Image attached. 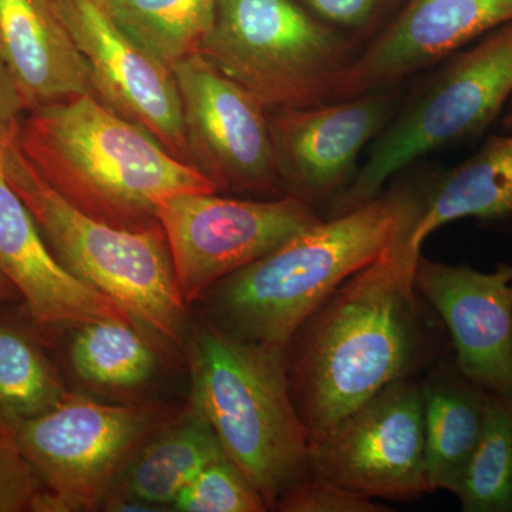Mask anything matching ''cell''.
Listing matches in <instances>:
<instances>
[{"instance_id":"cell-3","label":"cell","mask_w":512,"mask_h":512,"mask_svg":"<svg viewBox=\"0 0 512 512\" xmlns=\"http://www.w3.org/2000/svg\"><path fill=\"white\" fill-rule=\"evenodd\" d=\"M424 183L393 185L221 279L200 299L205 319L235 338L285 349L330 293L382 254Z\"/></svg>"},{"instance_id":"cell-14","label":"cell","mask_w":512,"mask_h":512,"mask_svg":"<svg viewBox=\"0 0 512 512\" xmlns=\"http://www.w3.org/2000/svg\"><path fill=\"white\" fill-rule=\"evenodd\" d=\"M414 284L443 320L458 369L487 392L512 400V264L487 274L420 255Z\"/></svg>"},{"instance_id":"cell-10","label":"cell","mask_w":512,"mask_h":512,"mask_svg":"<svg viewBox=\"0 0 512 512\" xmlns=\"http://www.w3.org/2000/svg\"><path fill=\"white\" fill-rule=\"evenodd\" d=\"M309 467L373 500L410 501L431 493L420 380L387 384L311 441Z\"/></svg>"},{"instance_id":"cell-19","label":"cell","mask_w":512,"mask_h":512,"mask_svg":"<svg viewBox=\"0 0 512 512\" xmlns=\"http://www.w3.org/2000/svg\"><path fill=\"white\" fill-rule=\"evenodd\" d=\"M222 456L227 454L217 434L191 403L137 451L104 507H171L185 485Z\"/></svg>"},{"instance_id":"cell-17","label":"cell","mask_w":512,"mask_h":512,"mask_svg":"<svg viewBox=\"0 0 512 512\" xmlns=\"http://www.w3.org/2000/svg\"><path fill=\"white\" fill-rule=\"evenodd\" d=\"M0 62L28 110L92 94L89 70L59 0H0Z\"/></svg>"},{"instance_id":"cell-18","label":"cell","mask_w":512,"mask_h":512,"mask_svg":"<svg viewBox=\"0 0 512 512\" xmlns=\"http://www.w3.org/2000/svg\"><path fill=\"white\" fill-rule=\"evenodd\" d=\"M430 491L456 494L487 420L491 393L441 357L420 380Z\"/></svg>"},{"instance_id":"cell-15","label":"cell","mask_w":512,"mask_h":512,"mask_svg":"<svg viewBox=\"0 0 512 512\" xmlns=\"http://www.w3.org/2000/svg\"><path fill=\"white\" fill-rule=\"evenodd\" d=\"M510 22L512 0H407L359 50L340 80L335 101L396 89L412 74Z\"/></svg>"},{"instance_id":"cell-26","label":"cell","mask_w":512,"mask_h":512,"mask_svg":"<svg viewBox=\"0 0 512 512\" xmlns=\"http://www.w3.org/2000/svg\"><path fill=\"white\" fill-rule=\"evenodd\" d=\"M284 512H386L390 508L373 498L349 490L335 481L311 473L303 477L276 504Z\"/></svg>"},{"instance_id":"cell-24","label":"cell","mask_w":512,"mask_h":512,"mask_svg":"<svg viewBox=\"0 0 512 512\" xmlns=\"http://www.w3.org/2000/svg\"><path fill=\"white\" fill-rule=\"evenodd\" d=\"M454 495L464 512H512V400L491 394L483 434Z\"/></svg>"},{"instance_id":"cell-6","label":"cell","mask_w":512,"mask_h":512,"mask_svg":"<svg viewBox=\"0 0 512 512\" xmlns=\"http://www.w3.org/2000/svg\"><path fill=\"white\" fill-rule=\"evenodd\" d=\"M359 50L298 0H217L197 53L278 111L335 101Z\"/></svg>"},{"instance_id":"cell-9","label":"cell","mask_w":512,"mask_h":512,"mask_svg":"<svg viewBox=\"0 0 512 512\" xmlns=\"http://www.w3.org/2000/svg\"><path fill=\"white\" fill-rule=\"evenodd\" d=\"M184 305L200 301L212 286L274 251L322 220L298 198L256 201L217 192H181L157 204Z\"/></svg>"},{"instance_id":"cell-11","label":"cell","mask_w":512,"mask_h":512,"mask_svg":"<svg viewBox=\"0 0 512 512\" xmlns=\"http://www.w3.org/2000/svg\"><path fill=\"white\" fill-rule=\"evenodd\" d=\"M173 70L192 167L218 191L285 197L264 104L200 53Z\"/></svg>"},{"instance_id":"cell-30","label":"cell","mask_w":512,"mask_h":512,"mask_svg":"<svg viewBox=\"0 0 512 512\" xmlns=\"http://www.w3.org/2000/svg\"><path fill=\"white\" fill-rule=\"evenodd\" d=\"M13 286L10 285L8 279L5 278L2 274H0V301L6 296L9 295V291H12Z\"/></svg>"},{"instance_id":"cell-7","label":"cell","mask_w":512,"mask_h":512,"mask_svg":"<svg viewBox=\"0 0 512 512\" xmlns=\"http://www.w3.org/2000/svg\"><path fill=\"white\" fill-rule=\"evenodd\" d=\"M512 99V22L480 37L396 110L369 146L352 183L330 204L329 218L375 200L387 181L441 147L483 133Z\"/></svg>"},{"instance_id":"cell-12","label":"cell","mask_w":512,"mask_h":512,"mask_svg":"<svg viewBox=\"0 0 512 512\" xmlns=\"http://www.w3.org/2000/svg\"><path fill=\"white\" fill-rule=\"evenodd\" d=\"M59 3L87 64L93 96L117 116L153 134L173 156L191 165L173 67L138 45L94 0Z\"/></svg>"},{"instance_id":"cell-27","label":"cell","mask_w":512,"mask_h":512,"mask_svg":"<svg viewBox=\"0 0 512 512\" xmlns=\"http://www.w3.org/2000/svg\"><path fill=\"white\" fill-rule=\"evenodd\" d=\"M43 494L35 468L0 431V512L36 511Z\"/></svg>"},{"instance_id":"cell-16","label":"cell","mask_w":512,"mask_h":512,"mask_svg":"<svg viewBox=\"0 0 512 512\" xmlns=\"http://www.w3.org/2000/svg\"><path fill=\"white\" fill-rule=\"evenodd\" d=\"M0 274L25 298L43 325L80 328L101 319L136 325L113 299L92 288L56 258L28 205L0 168Z\"/></svg>"},{"instance_id":"cell-21","label":"cell","mask_w":512,"mask_h":512,"mask_svg":"<svg viewBox=\"0 0 512 512\" xmlns=\"http://www.w3.org/2000/svg\"><path fill=\"white\" fill-rule=\"evenodd\" d=\"M124 33L168 66L197 53L217 0H94Z\"/></svg>"},{"instance_id":"cell-29","label":"cell","mask_w":512,"mask_h":512,"mask_svg":"<svg viewBox=\"0 0 512 512\" xmlns=\"http://www.w3.org/2000/svg\"><path fill=\"white\" fill-rule=\"evenodd\" d=\"M25 110L28 106L22 93L5 64L0 62V168L6 150L19 137Z\"/></svg>"},{"instance_id":"cell-22","label":"cell","mask_w":512,"mask_h":512,"mask_svg":"<svg viewBox=\"0 0 512 512\" xmlns=\"http://www.w3.org/2000/svg\"><path fill=\"white\" fill-rule=\"evenodd\" d=\"M76 375L93 386L133 389L156 372V355L136 325L101 319L77 328L70 348Z\"/></svg>"},{"instance_id":"cell-25","label":"cell","mask_w":512,"mask_h":512,"mask_svg":"<svg viewBox=\"0 0 512 512\" xmlns=\"http://www.w3.org/2000/svg\"><path fill=\"white\" fill-rule=\"evenodd\" d=\"M171 507L181 512L268 511L264 498L228 456L202 468Z\"/></svg>"},{"instance_id":"cell-31","label":"cell","mask_w":512,"mask_h":512,"mask_svg":"<svg viewBox=\"0 0 512 512\" xmlns=\"http://www.w3.org/2000/svg\"><path fill=\"white\" fill-rule=\"evenodd\" d=\"M503 126L504 128H507V130H512V99L510 100V106H508L507 113H505Z\"/></svg>"},{"instance_id":"cell-8","label":"cell","mask_w":512,"mask_h":512,"mask_svg":"<svg viewBox=\"0 0 512 512\" xmlns=\"http://www.w3.org/2000/svg\"><path fill=\"white\" fill-rule=\"evenodd\" d=\"M171 419L157 404H106L67 393L35 419L3 424L45 485L36 511L104 507L137 451Z\"/></svg>"},{"instance_id":"cell-13","label":"cell","mask_w":512,"mask_h":512,"mask_svg":"<svg viewBox=\"0 0 512 512\" xmlns=\"http://www.w3.org/2000/svg\"><path fill=\"white\" fill-rule=\"evenodd\" d=\"M394 89L376 90L319 106L269 111L285 195L330 204L357 173L363 148L397 110Z\"/></svg>"},{"instance_id":"cell-4","label":"cell","mask_w":512,"mask_h":512,"mask_svg":"<svg viewBox=\"0 0 512 512\" xmlns=\"http://www.w3.org/2000/svg\"><path fill=\"white\" fill-rule=\"evenodd\" d=\"M185 336L191 403L274 510L311 473V439L293 402L285 349L235 338L208 319Z\"/></svg>"},{"instance_id":"cell-20","label":"cell","mask_w":512,"mask_h":512,"mask_svg":"<svg viewBox=\"0 0 512 512\" xmlns=\"http://www.w3.org/2000/svg\"><path fill=\"white\" fill-rule=\"evenodd\" d=\"M512 215V136H493L478 153L431 181L413 232L414 247L450 222Z\"/></svg>"},{"instance_id":"cell-28","label":"cell","mask_w":512,"mask_h":512,"mask_svg":"<svg viewBox=\"0 0 512 512\" xmlns=\"http://www.w3.org/2000/svg\"><path fill=\"white\" fill-rule=\"evenodd\" d=\"M316 19L359 43L376 36L390 0H298Z\"/></svg>"},{"instance_id":"cell-5","label":"cell","mask_w":512,"mask_h":512,"mask_svg":"<svg viewBox=\"0 0 512 512\" xmlns=\"http://www.w3.org/2000/svg\"><path fill=\"white\" fill-rule=\"evenodd\" d=\"M2 170L64 268L113 299L136 325L183 343L187 306L160 224L133 231L77 210L39 173L19 137L6 150Z\"/></svg>"},{"instance_id":"cell-23","label":"cell","mask_w":512,"mask_h":512,"mask_svg":"<svg viewBox=\"0 0 512 512\" xmlns=\"http://www.w3.org/2000/svg\"><path fill=\"white\" fill-rule=\"evenodd\" d=\"M66 394L59 373L35 339L0 320V426L42 416Z\"/></svg>"},{"instance_id":"cell-2","label":"cell","mask_w":512,"mask_h":512,"mask_svg":"<svg viewBox=\"0 0 512 512\" xmlns=\"http://www.w3.org/2000/svg\"><path fill=\"white\" fill-rule=\"evenodd\" d=\"M19 143L47 183L77 210L116 228L158 224L157 204L181 192H217L143 127L92 94L30 110Z\"/></svg>"},{"instance_id":"cell-1","label":"cell","mask_w":512,"mask_h":512,"mask_svg":"<svg viewBox=\"0 0 512 512\" xmlns=\"http://www.w3.org/2000/svg\"><path fill=\"white\" fill-rule=\"evenodd\" d=\"M427 188L382 254L330 293L286 345L293 402L311 441L387 384L430 365L433 338L414 284L421 249L413 244Z\"/></svg>"}]
</instances>
